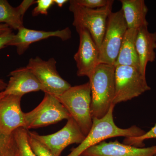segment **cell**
<instances>
[{
    "instance_id": "6da1fadb",
    "label": "cell",
    "mask_w": 156,
    "mask_h": 156,
    "mask_svg": "<svg viewBox=\"0 0 156 156\" xmlns=\"http://www.w3.org/2000/svg\"><path fill=\"white\" fill-rule=\"evenodd\" d=\"M92 93V118L104 116L113 104L115 94V66L101 63L89 77Z\"/></svg>"
},
{
    "instance_id": "7a4b0ae2",
    "label": "cell",
    "mask_w": 156,
    "mask_h": 156,
    "mask_svg": "<svg viewBox=\"0 0 156 156\" xmlns=\"http://www.w3.org/2000/svg\"><path fill=\"white\" fill-rule=\"evenodd\" d=\"M115 105L113 104L102 118H92V128L83 141L76 147L72 149L70 153L66 156H80L87 149L108 138L117 136L136 137L145 134L146 131L135 126L126 129L118 127L114 121Z\"/></svg>"
},
{
    "instance_id": "3957f363",
    "label": "cell",
    "mask_w": 156,
    "mask_h": 156,
    "mask_svg": "<svg viewBox=\"0 0 156 156\" xmlns=\"http://www.w3.org/2000/svg\"><path fill=\"white\" fill-rule=\"evenodd\" d=\"M68 111L85 136L92 125V93L89 82L71 87L56 97Z\"/></svg>"
},
{
    "instance_id": "277c9868",
    "label": "cell",
    "mask_w": 156,
    "mask_h": 156,
    "mask_svg": "<svg viewBox=\"0 0 156 156\" xmlns=\"http://www.w3.org/2000/svg\"><path fill=\"white\" fill-rule=\"evenodd\" d=\"M69 2V10L73 14V25L76 29H87L99 49L106 30L108 18L112 12L114 1L110 0L105 7L94 9L80 5L75 0H71Z\"/></svg>"
},
{
    "instance_id": "5b68a950",
    "label": "cell",
    "mask_w": 156,
    "mask_h": 156,
    "mask_svg": "<svg viewBox=\"0 0 156 156\" xmlns=\"http://www.w3.org/2000/svg\"><path fill=\"white\" fill-rule=\"evenodd\" d=\"M151 89L146 77L139 69L126 66H115V94L113 102L115 105L138 97Z\"/></svg>"
},
{
    "instance_id": "8992f818",
    "label": "cell",
    "mask_w": 156,
    "mask_h": 156,
    "mask_svg": "<svg viewBox=\"0 0 156 156\" xmlns=\"http://www.w3.org/2000/svg\"><path fill=\"white\" fill-rule=\"evenodd\" d=\"M127 30L122 9L112 12L108 18L105 34L99 48V64L115 66Z\"/></svg>"
},
{
    "instance_id": "52a82bcc",
    "label": "cell",
    "mask_w": 156,
    "mask_h": 156,
    "mask_svg": "<svg viewBox=\"0 0 156 156\" xmlns=\"http://www.w3.org/2000/svg\"><path fill=\"white\" fill-rule=\"evenodd\" d=\"M71 117L69 112L58 100L51 94L45 93L41 103L31 111L24 113V128H42L53 125Z\"/></svg>"
},
{
    "instance_id": "ba28073f",
    "label": "cell",
    "mask_w": 156,
    "mask_h": 156,
    "mask_svg": "<svg viewBox=\"0 0 156 156\" xmlns=\"http://www.w3.org/2000/svg\"><path fill=\"white\" fill-rule=\"evenodd\" d=\"M41 85L42 91L57 97L69 89L70 84L60 76L54 58L44 60L39 56L31 58L26 66Z\"/></svg>"
},
{
    "instance_id": "9c48e42d",
    "label": "cell",
    "mask_w": 156,
    "mask_h": 156,
    "mask_svg": "<svg viewBox=\"0 0 156 156\" xmlns=\"http://www.w3.org/2000/svg\"><path fill=\"white\" fill-rule=\"evenodd\" d=\"M28 134L45 146L53 156H60L69 145L73 144H80L86 137L72 117L67 120L66 125L62 129L54 134L41 135L29 131Z\"/></svg>"
},
{
    "instance_id": "30bf717a",
    "label": "cell",
    "mask_w": 156,
    "mask_h": 156,
    "mask_svg": "<svg viewBox=\"0 0 156 156\" xmlns=\"http://www.w3.org/2000/svg\"><path fill=\"white\" fill-rule=\"evenodd\" d=\"M80 37L77 52L74 56L77 75L89 77L99 63V49L87 29H76Z\"/></svg>"
},
{
    "instance_id": "8fae6325",
    "label": "cell",
    "mask_w": 156,
    "mask_h": 156,
    "mask_svg": "<svg viewBox=\"0 0 156 156\" xmlns=\"http://www.w3.org/2000/svg\"><path fill=\"white\" fill-rule=\"evenodd\" d=\"M21 96L5 95L0 99V130L7 134H13L24 128V114L21 108Z\"/></svg>"
},
{
    "instance_id": "7c38bea8",
    "label": "cell",
    "mask_w": 156,
    "mask_h": 156,
    "mask_svg": "<svg viewBox=\"0 0 156 156\" xmlns=\"http://www.w3.org/2000/svg\"><path fill=\"white\" fill-rule=\"evenodd\" d=\"M81 156H156V145L137 147L121 144L118 140L103 141L87 149Z\"/></svg>"
},
{
    "instance_id": "4fadbf2b",
    "label": "cell",
    "mask_w": 156,
    "mask_h": 156,
    "mask_svg": "<svg viewBox=\"0 0 156 156\" xmlns=\"http://www.w3.org/2000/svg\"><path fill=\"white\" fill-rule=\"evenodd\" d=\"M17 33L8 44V46H14L17 49V54L22 55L25 53L30 46L35 42L39 41L51 37H56L62 41H66L71 38V31L69 27L63 30L46 31L29 29L24 27L20 28Z\"/></svg>"
},
{
    "instance_id": "5bb4252c",
    "label": "cell",
    "mask_w": 156,
    "mask_h": 156,
    "mask_svg": "<svg viewBox=\"0 0 156 156\" xmlns=\"http://www.w3.org/2000/svg\"><path fill=\"white\" fill-rule=\"evenodd\" d=\"M4 90L5 95L21 96L30 92L42 90L41 85L33 73L27 67H20L12 71Z\"/></svg>"
},
{
    "instance_id": "9a60e30c",
    "label": "cell",
    "mask_w": 156,
    "mask_h": 156,
    "mask_svg": "<svg viewBox=\"0 0 156 156\" xmlns=\"http://www.w3.org/2000/svg\"><path fill=\"white\" fill-rule=\"evenodd\" d=\"M135 47L139 60L140 72L146 76L148 62H152L156 58V32H151L148 27L138 29L135 39Z\"/></svg>"
},
{
    "instance_id": "2e32d148",
    "label": "cell",
    "mask_w": 156,
    "mask_h": 156,
    "mask_svg": "<svg viewBox=\"0 0 156 156\" xmlns=\"http://www.w3.org/2000/svg\"><path fill=\"white\" fill-rule=\"evenodd\" d=\"M120 2L128 29L138 30L148 27V9L144 0H121Z\"/></svg>"
},
{
    "instance_id": "e0dca14e",
    "label": "cell",
    "mask_w": 156,
    "mask_h": 156,
    "mask_svg": "<svg viewBox=\"0 0 156 156\" xmlns=\"http://www.w3.org/2000/svg\"><path fill=\"white\" fill-rule=\"evenodd\" d=\"M30 7V5L26 1L14 8L7 0H0V24H5L11 29L18 30L24 27L23 17Z\"/></svg>"
},
{
    "instance_id": "ac0fdd59",
    "label": "cell",
    "mask_w": 156,
    "mask_h": 156,
    "mask_svg": "<svg viewBox=\"0 0 156 156\" xmlns=\"http://www.w3.org/2000/svg\"><path fill=\"white\" fill-rule=\"evenodd\" d=\"M137 30L132 29L127 30L115 66H126L139 69V58L135 47Z\"/></svg>"
},
{
    "instance_id": "d6986e66",
    "label": "cell",
    "mask_w": 156,
    "mask_h": 156,
    "mask_svg": "<svg viewBox=\"0 0 156 156\" xmlns=\"http://www.w3.org/2000/svg\"><path fill=\"white\" fill-rule=\"evenodd\" d=\"M28 130L20 128L13 132L20 156H37L29 143Z\"/></svg>"
},
{
    "instance_id": "ffe728a7",
    "label": "cell",
    "mask_w": 156,
    "mask_h": 156,
    "mask_svg": "<svg viewBox=\"0 0 156 156\" xmlns=\"http://www.w3.org/2000/svg\"><path fill=\"white\" fill-rule=\"evenodd\" d=\"M18 149L13 134L9 135L0 130V156H15Z\"/></svg>"
},
{
    "instance_id": "44dd1931",
    "label": "cell",
    "mask_w": 156,
    "mask_h": 156,
    "mask_svg": "<svg viewBox=\"0 0 156 156\" xmlns=\"http://www.w3.org/2000/svg\"><path fill=\"white\" fill-rule=\"evenodd\" d=\"M156 138V124L154 127L145 134L136 137H125L124 144L137 147H144L145 146L144 141L146 140Z\"/></svg>"
},
{
    "instance_id": "7402d4cb",
    "label": "cell",
    "mask_w": 156,
    "mask_h": 156,
    "mask_svg": "<svg viewBox=\"0 0 156 156\" xmlns=\"http://www.w3.org/2000/svg\"><path fill=\"white\" fill-rule=\"evenodd\" d=\"M28 138L30 145L37 156H53L45 146L28 134Z\"/></svg>"
},
{
    "instance_id": "603a6c76",
    "label": "cell",
    "mask_w": 156,
    "mask_h": 156,
    "mask_svg": "<svg viewBox=\"0 0 156 156\" xmlns=\"http://www.w3.org/2000/svg\"><path fill=\"white\" fill-rule=\"evenodd\" d=\"M36 3L37 6L32 12L33 17L40 14L48 15V10L54 4V0H37Z\"/></svg>"
},
{
    "instance_id": "cb8c5ba5",
    "label": "cell",
    "mask_w": 156,
    "mask_h": 156,
    "mask_svg": "<svg viewBox=\"0 0 156 156\" xmlns=\"http://www.w3.org/2000/svg\"><path fill=\"white\" fill-rule=\"evenodd\" d=\"M110 0H75L76 4L89 9H97L105 7Z\"/></svg>"
},
{
    "instance_id": "d4e9b609",
    "label": "cell",
    "mask_w": 156,
    "mask_h": 156,
    "mask_svg": "<svg viewBox=\"0 0 156 156\" xmlns=\"http://www.w3.org/2000/svg\"><path fill=\"white\" fill-rule=\"evenodd\" d=\"M15 34L12 30L0 34V50L8 47V44L13 39Z\"/></svg>"
},
{
    "instance_id": "484cf974",
    "label": "cell",
    "mask_w": 156,
    "mask_h": 156,
    "mask_svg": "<svg viewBox=\"0 0 156 156\" xmlns=\"http://www.w3.org/2000/svg\"><path fill=\"white\" fill-rule=\"evenodd\" d=\"M11 28L8 26V25H6L5 24H0V34L3 33L7 31L11 30Z\"/></svg>"
},
{
    "instance_id": "4316f807",
    "label": "cell",
    "mask_w": 156,
    "mask_h": 156,
    "mask_svg": "<svg viewBox=\"0 0 156 156\" xmlns=\"http://www.w3.org/2000/svg\"><path fill=\"white\" fill-rule=\"evenodd\" d=\"M68 2L67 0H54V3L60 8H62L65 4Z\"/></svg>"
},
{
    "instance_id": "83f0119b",
    "label": "cell",
    "mask_w": 156,
    "mask_h": 156,
    "mask_svg": "<svg viewBox=\"0 0 156 156\" xmlns=\"http://www.w3.org/2000/svg\"><path fill=\"white\" fill-rule=\"evenodd\" d=\"M7 83L0 79V92H3L7 87Z\"/></svg>"
},
{
    "instance_id": "f1b7e54d",
    "label": "cell",
    "mask_w": 156,
    "mask_h": 156,
    "mask_svg": "<svg viewBox=\"0 0 156 156\" xmlns=\"http://www.w3.org/2000/svg\"><path fill=\"white\" fill-rule=\"evenodd\" d=\"M5 95V93H4V92H0V99L2 98Z\"/></svg>"
},
{
    "instance_id": "f546056e",
    "label": "cell",
    "mask_w": 156,
    "mask_h": 156,
    "mask_svg": "<svg viewBox=\"0 0 156 156\" xmlns=\"http://www.w3.org/2000/svg\"><path fill=\"white\" fill-rule=\"evenodd\" d=\"M15 156H20L19 154V153H18H18H17V154H16V155Z\"/></svg>"
},
{
    "instance_id": "4dcf8cb0",
    "label": "cell",
    "mask_w": 156,
    "mask_h": 156,
    "mask_svg": "<svg viewBox=\"0 0 156 156\" xmlns=\"http://www.w3.org/2000/svg\"></svg>"
},
{
    "instance_id": "1f68e13d",
    "label": "cell",
    "mask_w": 156,
    "mask_h": 156,
    "mask_svg": "<svg viewBox=\"0 0 156 156\" xmlns=\"http://www.w3.org/2000/svg\"></svg>"
}]
</instances>
